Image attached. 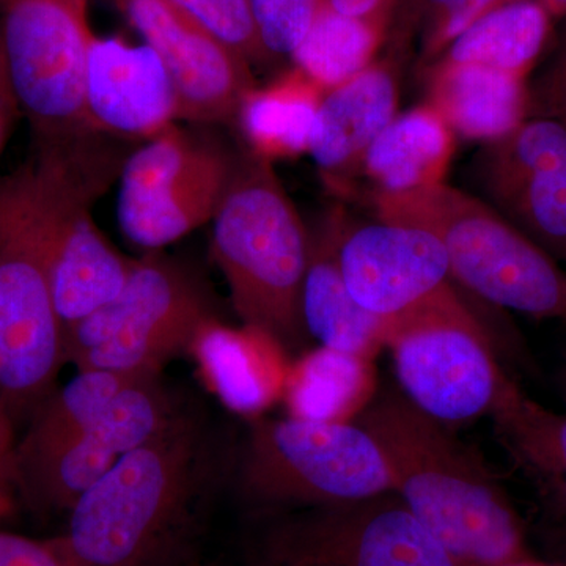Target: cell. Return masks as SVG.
<instances>
[{"instance_id": "1", "label": "cell", "mask_w": 566, "mask_h": 566, "mask_svg": "<svg viewBox=\"0 0 566 566\" xmlns=\"http://www.w3.org/2000/svg\"><path fill=\"white\" fill-rule=\"evenodd\" d=\"M238 442L189 403L77 499L52 545L71 566H185L232 485Z\"/></svg>"}, {"instance_id": "2", "label": "cell", "mask_w": 566, "mask_h": 566, "mask_svg": "<svg viewBox=\"0 0 566 566\" xmlns=\"http://www.w3.org/2000/svg\"><path fill=\"white\" fill-rule=\"evenodd\" d=\"M354 422L381 449L395 493L458 564L535 558L509 494L453 428L424 415L400 390L376 394Z\"/></svg>"}, {"instance_id": "3", "label": "cell", "mask_w": 566, "mask_h": 566, "mask_svg": "<svg viewBox=\"0 0 566 566\" xmlns=\"http://www.w3.org/2000/svg\"><path fill=\"white\" fill-rule=\"evenodd\" d=\"M211 253L245 327L300 349L301 296L311 234L273 163L253 153L234 158L232 177L212 218Z\"/></svg>"}, {"instance_id": "4", "label": "cell", "mask_w": 566, "mask_h": 566, "mask_svg": "<svg viewBox=\"0 0 566 566\" xmlns=\"http://www.w3.org/2000/svg\"><path fill=\"white\" fill-rule=\"evenodd\" d=\"M126 144V142H125ZM129 153L123 140L87 132L32 144L35 178L55 308L63 327L98 311L122 292L136 260L104 237L92 208L120 177Z\"/></svg>"}, {"instance_id": "5", "label": "cell", "mask_w": 566, "mask_h": 566, "mask_svg": "<svg viewBox=\"0 0 566 566\" xmlns=\"http://www.w3.org/2000/svg\"><path fill=\"white\" fill-rule=\"evenodd\" d=\"M378 221L417 227L444 245L450 274L501 307L566 323V273L527 234L471 193L441 185L376 193Z\"/></svg>"}, {"instance_id": "6", "label": "cell", "mask_w": 566, "mask_h": 566, "mask_svg": "<svg viewBox=\"0 0 566 566\" xmlns=\"http://www.w3.org/2000/svg\"><path fill=\"white\" fill-rule=\"evenodd\" d=\"M270 515L395 493L392 474L360 424L255 417L238 442L232 485Z\"/></svg>"}, {"instance_id": "7", "label": "cell", "mask_w": 566, "mask_h": 566, "mask_svg": "<svg viewBox=\"0 0 566 566\" xmlns=\"http://www.w3.org/2000/svg\"><path fill=\"white\" fill-rule=\"evenodd\" d=\"M63 364L43 216L25 159L0 175V394L13 419L35 412Z\"/></svg>"}, {"instance_id": "8", "label": "cell", "mask_w": 566, "mask_h": 566, "mask_svg": "<svg viewBox=\"0 0 566 566\" xmlns=\"http://www.w3.org/2000/svg\"><path fill=\"white\" fill-rule=\"evenodd\" d=\"M214 319L221 318L202 281L185 264L153 251L134 262L114 300L63 327L65 359L77 371L163 375L170 360L192 353Z\"/></svg>"}, {"instance_id": "9", "label": "cell", "mask_w": 566, "mask_h": 566, "mask_svg": "<svg viewBox=\"0 0 566 566\" xmlns=\"http://www.w3.org/2000/svg\"><path fill=\"white\" fill-rule=\"evenodd\" d=\"M386 348L400 392L450 428L490 415L506 378L485 329L450 283L390 319Z\"/></svg>"}, {"instance_id": "10", "label": "cell", "mask_w": 566, "mask_h": 566, "mask_svg": "<svg viewBox=\"0 0 566 566\" xmlns=\"http://www.w3.org/2000/svg\"><path fill=\"white\" fill-rule=\"evenodd\" d=\"M91 0H0V43L33 144L92 132L84 82L95 32ZM120 7L122 0H112Z\"/></svg>"}, {"instance_id": "11", "label": "cell", "mask_w": 566, "mask_h": 566, "mask_svg": "<svg viewBox=\"0 0 566 566\" xmlns=\"http://www.w3.org/2000/svg\"><path fill=\"white\" fill-rule=\"evenodd\" d=\"M266 516L251 566H463L397 493Z\"/></svg>"}, {"instance_id": "12", "label": "cell", "mask_w": 566, "mask_h": 566, "mask_svg": "<svg viewBox=\"0 0 566 566\" xmlns=\"http://www.w3.org/2000/svg\"><path fill=\"white\" fill-rule=\"evenodd\" d=\"M234 158L178 126L126 156L118 222L129 241L158 251L211 222L232 177Z\"/></svg>"}, {"instance_id": "13", "label": "cell", "mask_w": 566, "mask_h": 566, "mask_svg": "<svg viewBox=\"0 0 566 566\" xmlns=\"http://www.w3.org/2000/svg\"><path fill=\"white\" fill-rule=\"evenodd\" d=\"M163 381L145 376L126 386L81 434L22 465L20 494L31 504L70 512L122 458L150 441L188 406Z\"/></svg>"}, {"instance_id": "14", "label": "cell", "mask_w": 566, "mask_h": 566, "mask_svg": "<svg viewBox=\"0 0 566 566\" xmlns=\"http://www.w3.org/2000/svg\"><path fill=\"white\" fill-rule=\"evenodd\" d=\"M122 10L169 71L180 120L234 123L256 87L251 63L169 0H122Z\"/></svg>"}, {"instance_id": "15", "label": "cell", "mask_w": 566, "mask_h": 566, "mask_svg": "<svg viewBox=\"0 0 566 566\" xmlns=\"http://www.w3.org/2000/svg\"><path fill=\"white\" fill-rule=\"evenodd\" d=\"M338 264L349 293L371 314L392 319L449 285L441 241L417 227L379 221L344 227Z\"/></svg>"}, {"instance_id": "16", "label": "cell", "mask_w": 566, "mask_h": 566, "mask_svg": "<svg viewBox=\"0 0 566 566\" xmlns=\"http://www.w3.org/2000/svg\"><path fill=\"white\" fill-rule=\"evenodd\" d=\"M84 107L92 132L123 142L155 139L180 122L177 88L158 52L120 36L93 39Z\"/></svg>"}, {"instance_id": "17", "label": "cell", "mask_w": 566, "mask_h": 566, "mask_svg": "<svg viewBox=\"0 0 566 566\" xmlns=\"http://www.w3.org/2000/svg\"><path fill=\"white\" fill-rule=\"evenodd\" d=\"M398 84L386 63H371L353 80L323 96L308 155L324 181L340 191L346 174L397 117Z\"/></svg>"}, {"instance_id": "18", "label": "cell", "mask_w": 566, "mask_h": 566, "mask_svg": "<svg viewBox=\"0 0 566 566\" xmlns=\"http://www.w3.org/2000/svg\"><path fill=\"white\" fill-rule=\"evenodd\" d=\"M345 222L331 212L311 234L301 314L305 333L319 346L375 359L386 348L390 319L368 312L354 300L338 264Z\"/></svg>"}, {"instance_id": "19", "label": "cell", "mask_w": 566, "mask_h": 566, "mask_svg": "<svg viewBox=\"0 0 566 566\" xmlns=\"http://www.w3.org/2000/svg\"><path fill=\"white\" fill-rule=\"evenodd\" d=\"M427 104L453 133L488 144L526 120L528 85L505 71L441 61L431 73Z\"/></svg>"}, {"instance_id": "20", "label": "cell", "mask_w": 566, "mask_h": 566, "mask_svg": "<svg viewBox=\"0 0 566 566\" xmlns=\"http://www.w3.org/2000/svg\"><path fill=\"white\" fill-rule=\"evenodd\" d=\"M495 431L557 526L566 524V412L551 411L506 376L491 409Z\"/></svg>"}, {"instance_id": "21", "label": "cell", "mask_w": 566, "mask_h": 566, "mask_svg": "<svg viewBox=\"0 0 566 566\" xmlns=\"http://www.w3.org/2000/svg\"><path fill=\"white\" fill-rule=\"evenodd\" d=\"M281 346L251 327L233 329L221 319L203 327L192 353L214 392L241 416L255 419L285 386Z\"/></svg>"}, {"instance_id": "22", "label": "cell", "mask_w": 566, "mask_h": 566, "mask_svg": "<svg viewBox=\"0 0 566 566\" xmlns=\"http://www.w3.org/2000/svg\"><path fill=\"white\" fill-rule=\"evenodd\" d=\"M455 153V133L423 104L397 115L376 137L363 159L378 192H406L444 182Z\"/></svg>"}, {"instance_id": "23", "label": "cell", "mask_w": 566, "mask_h": 566, "mask_svg": "<svg viewBox=\"0 0 566 566\" xmlns=\"http://www.w3.org/2000/svg\"><path fill=\"white\" fill-rule=\"evenodd\" d=\"M324 95L296 66L266 87L253 88L234 118L248 150L271 163L308 153Z\"/></svg>"}, {"instance_id": "24", "label": "cell", "mask_w": 566, "mask_h": 566, "mask_svg": "<svg viewBox=\"0 0 566 566\" xmlns=\"http://www.w3.org/2000/svg\"><path fill=\"white\" fill-rule=\"evenodd\" d=\"M378 394L374 359L318 346L285 379L289 416L324 423L354 422Z\"/></svg>"}, {"instance_id": "25", "label": "cell", "mask_w": 566, "mask_h": 566, "mask_svg": "<svg viewBox=\"0 0 566 566\" xmlns=\"http://www.w3.org/2000/svg\"><path fill=\"white\" fill-rule=\"evenodd\" d=\"M549 11L539 0H515L461 33L442 61L474 63L526 77L549 35Z\"/></svg>"}, {"instance_id": "26", "label": "cell", "mask_w": 566, "mask_h": 566, "mask_svg": "<svg viewBox=\"0 0 566 566\" xmlns=\"http://www.w3.org/2000/svg\"><path fill=\"white\" fill-rule=\"evenodd\" d=\"M145 376L151 375L82 370L69 385L52 390L31 416L24 438L18 441V471L81 434L126 386Z\"/></svg>"}, {"instance_id": "27", "label": "cell", "mask_w": 566, "mask_h": 566, "mask_svg": "<svg viewBox=\"0 0 566 566\" xmlns=\"http://www.w3.org/2000/svg\"><path fill=\"white\" fill-rule=\"evenodd\" d=\"M566 150V122L526 118L505 136L488 142L479 156L480 185L502 211L532 178L543 172Z\"/></svg>"}, {"instance_id": "28", "label": "cell", "mask_w": 566, "mask_h": 566, "mask_svg": "<svg viewBox=\"0 0 566 566\" xmlns=\"http://www.w3.org/2000/svg\"><path fill=\"white\" fill-rule=\"evenodd\" d=\"M385 32V22L354 20L323 6L293 51L294 66L327 93L374 63Z\"/></svg>"}, {"instance_id": "29", "label": "cell", "mask_w": 566, "mask_h": 566, "mask_svg": "<svg viewBox=\"0 0 566 566\" xmlns=\"http://www.w3.org/2000/svg\"><path fill=\"white\" fill-rule=\"evenodd\" d=\"M504 211L543 251L566 262V150L532 178Z\"/></svg>"}, {"instance_id": "30", "label": "cell", "mask_w": 566, "mask_h": 566, "mask_svg": "<svg viewBox=\"0 0 566 566\" xmlns=\"http://www.w3.org/2000/svg\"><path fill=\"white\" fill-rule=\"evenodd\" d=\"M175 7L203 24L249 63L266 62L271 57L263 50L253 22L249 0H169Z\"/></svg>"}, {"instance_id": "31", "label": "cell", "mask_w": 566, "mask_h": 566, "mask_svg": "<svg viewBox=\"0 0 566 566\" xmlns=\"http://www.w3.org/2000/svg\"><path fill=\"white\" fill-rule=\"evenodd\" d=\"M256 33L270 55L293 54L311 31L323 0H249Z\"/></svg>"}, {"instance_id": "32", "label": "cell", "mask_w": 566, "mask_h": 566, "mask_svg": "<svg viewBox=\"0 0 566 566\" xmlns=\"http://www.w3.org/2000/svg\"><path fill=\"white\" fill-rule=\"evenodd\" d=\"M422 2L431 18L424 51L428 55H438L476 21L515 0H422Z\"/></svg>"}, {"instance_id": "33", "label": "cell", "mask_w": 566, "mask_h": 566, "mask_svg": "<svg viewBox=\"0 0 566 566\" xmlns=\"http://www.w3.org/2000/svg\"><path fill=\"white\" fill-rule=\"evenodd\" d=\"M558 118L566 122V61L549 69L528 85L527 118Z\"/></svg>"}, {"instance_id": "34", "label": "cell", "mask_w": 566, "mask_h": 566, "mask_svg": "<svg viewBox=\"0 0 566 566\" xmlns=\"http://www.w3.org/2000/svg\"><path fill=\"white\" fill-rule=\"evenodd\" d=\"M0 566H71L52 545L51 538L0 532Z\"/></svg>"}, {"instance_id": "35", "label": "cell", "mask_w": 566, "mask_h": 566, "mask_svg": "<svg viewBox=\"0 0 566 566\" xmlns=\"http://www.w3.org/2000/svg\"><path fill=\"white\" fill-rule=\"evenodd\" d=\"M13 423L14 419L0 394V495L18 501L20 471H18V441L14 438Z\"/></svg>"}, {"instance_id": "36", "label": "cell", "mask_w": 566, "mask_h": 566, "mask_svg": "<svg viewBox=\"0 0 566 566\" xmlns=\"http://www.w3.org/2000/svg\"><path fill=\"white\" fill-rule=\"evenodd\" d=\"M397 0H323V6L354 20L385 22Z\"/></svg>"}, {"instance_id": "37", "label": "cell", "mask_w": 566, "mask_h": 566, "mask_svg": "<svg viewBox=\"0 0 566 566\" xmlns=\"http://www.w3.org/2000/svg\"><path fill=\"white\" fill-rule=\"evenodd\" d=\"M20 117V107H18L14 96L0 99V156H2L3 148H6L7 142L10 139L14 123Z\"/></svg>"}, {"instance_id": "38", "label": "cell", "mask_w": 566, "mask_h": 566, "mask_svg": "<svg viewBox=\"0 0 566 566\" xmlns=\"http://www.w3.org/2000/svg\"><path fill=\"white\" fill-rule=\"evenodd\" d=\"M14 96L11 91L9 71H7L6 55H3L2 43H0V99Z\"/></svg>"}, {"instance_id": "39", "label": "cell", "mask_w": 566, "mask_h": 566, "mask_svg": "<svg viewBox=\"0 0 566 566\" xmlns=\"http://www.w3.org/2000/svg\"><path fill=\"white\" fill-rule=\"evenodd\" d=\"M18 504H20V502L0 495V521L11 520V517L17 515Z\"/></svg>"}, {"instance_id": "40", "label": "cell", "mask_w": 566, "mask_h": 566, "mask_svg": "<svg viewBox=\"0 0 566 566\" xmlns=\"http://www.w3.org/2000/svg\"><path fill=\"white\" fill-rule=\"evenodd\" d=\"M539 2L549 11L551 17H565L566 0H539Z\"/></svg>"}, {"instance_id": "41", "label": "cell", "mask_w": 566, "mask_h": 566, "mask_svg": "<svg viewBox=\"0 0 566 566\" xmlns=\"http://www.w3.org/2000/svg\"><path fill=\"white\" fill-rule=\"evenodd\" d=\"M501 566H566V562H542L538 560V558H531V560L516 562V564Z\"/></svg>"}, {"instance_id": "42", "label": "cell", "mask_w": 566, "mask_h": 566, "mask_svg": "<svg viewBox=\"0 0 566 566\" xmlns=\"http://www.w3.org/2000/svg\"><path fill=\"white\" fill-rule=\"evenodd\" d=\"M557 546L562 556H564V560L562 562H566V524H564V526H557Z\"/></svg>"}, {"instance_id": "43", "label": "cell", "mask_w": 566, "mask_h": 566, "mask_svg": "<svg viewBox=\"0 0 566 566\" xmlns=\"http://www.w3.org/2000/svg\"><path fill=\"white\" fill-rule=\"evenodd\" d=\"M566 61V25L564 29V33H562L560 44H558V50L556 52V57H554L553 63H560Z\"/></svg>"}, {"instance_id": "44", "label": "cell", "mask_w": 566, "mask_h": 566, "mask_svg": "<svg viewBox=\"0 0 566 566\" xmlns=\"http://www.w3.org/2000/svg\"><path fill=\"white\" fill-rule=\"evenodd\" d=\"M560 394L566 405V368L564 370V374H562L560 376Z\"/></svg>"}]
</instances>
